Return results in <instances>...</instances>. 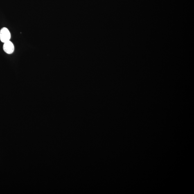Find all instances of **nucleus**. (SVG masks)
I'll return each instance as SVG.
<instances>
[{
	"instance_id": "nucleus-2",
	"label": "nucleus",
	"mask_w": 194,
	"mask_h": 194,
	"mask_svg": "<svg viewBox=\"0 0 194 194\" xmlns=\"http://www.w3.org/2000/svg\"><path fill=\"white\" fill-rule=\"evenodd\" d=\"M3 49L5 53L11 54L14 51V47L13 43L10 40L4 43Z\"/></svg>"
},
{
	"instance_id": "nucleus-1",
	"label": "nucleus",
	"mask_w": 194,
	"mask_h": 194,
	"mask_svg": "<svg viewBox=\"0 0 194 194\" xmlns=\"http://www.w3.org/2000/svg\"><path fill=\"white\" fill-rule=\"evenodd\" d=\"M11 34L8 29L6 28H2L0 31V40L4 43L10 40Z\"/></svg>"
}]
</instances>
